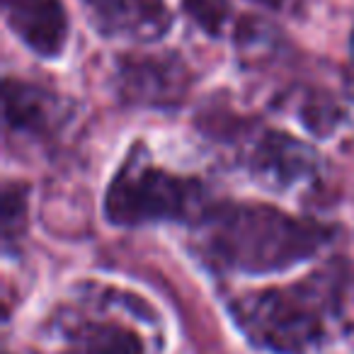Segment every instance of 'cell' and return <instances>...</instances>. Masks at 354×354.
I'll return each instance as SVG.
<instances>
[{"mask_svg": "<svg viewBox=\"0 0 354 354\" xmlns=\"http://www.w3.org/2000/svg\"><path fill=\"white\" fill-rule=\"evenodd\" d=\"M231 313L257 347L274 354H310L330 337L333 325H354V277L328 267L296 286L241 296Z\"/></svg>", "mask_w": 354, "mask_h": 354, "instance_id": "cell-1", "label": "cell"}, {"mask_svg": "<svg viewBox=\"0 0 354 354\" xmlns=\"http://www.w3.org/2000/svg\"><path fill=\"white\" fill-rule=\"evenodd\" d=\"M328 228L267 204H218L197 218L202 255L214 267L270 274L308 260L328 243Z\"/></svg>", "mask_w": 354, "mask_h": 354, "instance_id": "cell-2", "label": "cell"}, {"mask_svg": "<svg viewBox=\"0 0 354 354\" xmlns=\"http://www.w3.org/2000/svg\"><path fill=\"white\" fill-rule=\"evenodd\" d=\"M204 212V187L199 180L151 165L141 146L124 160L104 197V214L117 226L189 221Z\"/></svg>", "mask_w": 354, "mask_h": 354, "instance_id": "cell-3", "label": "cell"}, {"mask_svg": "<svg viewBox=\"0 0 354 354\" xmlns=\"http://www.w3.org/2000/svg\"><path fill=\"white\" fill-rule=\"evenodd\" d=\"M318 153L289 133L270 131L255 143L250 156L252 175L265 187L289 192L299 185H308L318 172Z\"/></svg>", "mask_w": 354, "mask_h": 354, "instance_id": "cell-4", "label": "cell"}, {"mask_svg": "<svg viewBox=\"0 0 354 354\" xmlns=\"http://www.w3.org/2000/svg\"><path fill=\"white\" fill-rule=\"evenodd\" d=\"M3 12L27 49L44 59H54L64 51L68 17L61 0H3Z\"/></svg>", "mask_w": 354, "mask_h": 354, "instance_id": "cell-5", "label": "cell"}, {"mask_svg": "<svg viewBox=\"0 0 354 354\" xmlns=\"http://www.w3.org/2000/svg\"><path fill=\"white\" fill-rule=\"evenodd\" d=\"M102 35L138 41L160 39L170 30V12L160 0H85Z\"/></svg>", "mask_w": 354, "mask_h": 354, "instance_id": "cell-6", "label": "cell"}, {"mask_svg": "<svg viewBox=\"0 0 354 354\" xmlns=\"http://www.w3.org/2000/svg\"><path fill=\"white\" fill-rule=\"evenodd\" d=\"M185 83V68L175 59L124 61V93L138 102H172L183 95Z\"/></svg>", "mask_w": 354, "mask_h": 354, "instance_id": "cell-7", "label": "cell"}, {"mask_svg": "<svg viewBox=\"0 0 354 354\" xmlns=\"http://www.w3.org/2000/svg\"><path fill=\"white\" fill-rule=\"evenodd\" d=\"M59 122V100L37 85L6 80V124L15 131L44 133Z\"/></svg>", "mask_w": 354, "mask_h": 354, "instance_id": "cell-8", "label": "cell"}, {"mask_svg": "<svg viewBox=\"0 0 354 354\" xmlns=\"http://www.w3.org/2000/svg\"><path fill=\"white\" fill-rule=\"evenodd\" d=\"M71 339L78 354H143L138 335L119 323H83Z\"/></svg>", "mask_w": 354, "mask_h": 354, "instance_id": "cell-9", "label": "cell"}, {"mask_svg": "<svg viewBox=\"0 0 354 354\" xmlns=\"http://www.w3.org/2000/svg\"><path fill=\"white\" fill-rule=\"evenodd\" d=\"M187 15L202 27L207 35H218L228 20L231 6L228 0H183Z\"/></svg>", "mask_w": 354, "mask_h": 354, "instance_id": "cell-10", "label": "cell"}, {"mask_svg": "<svg viewBox=\"0 0 354 354\" xmlns=\"http://www.w3.org/2000/svg\"><path fill=\"white\" fill-rule=\"evenodd\" d=\"M25 187L6 185V192H3V233H6V243H10L15 238V233H20V228L25 226Z\"/></svg>", "mask_w": 354, "mask_h": 354, "instance_id": "cell-11", "label": "cell"}, {"mask_svg": "<svg viewBox=\"0 0 354 354\" xmlns=\"http://www.w3.org/2000/svg\"><path fill=\"white\" fill-rule=\"evenodd\" d=\"M260 3H267V6H272V8H279L284 0H260Z\"/></svg>", "mask_w": 354, "mask_h": 354, "instance_id": "cell-12", "label": "cell"}, {"mask_svg": "<svg viewBox=\"0 0 354 354\" xmlns=\"http://www.w3.org/2000/svg\"><path fill=\"white\" fill-rule=\"evenodd\" d=\"M349 54H352V64H354V35H352V41H349Z\"/></svg>", "mask_w": 354, "mask_h": 354, "instance_id": "cell-13", "label": "cell"}]
</instances>
